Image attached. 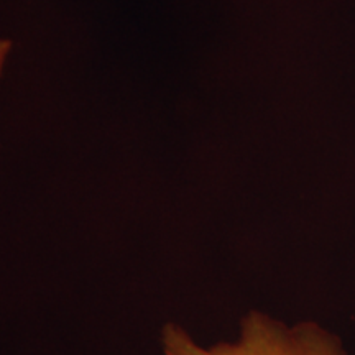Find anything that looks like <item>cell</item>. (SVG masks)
<instances>
[{
  "label": "cell",
  "mask_w": 355,
  "mask_h": 355,
  "mask_svg": "<svg viewBox=\"0 0 355 355\" xmlns=\"http://www.w3.org/2000/svg\"><path fill=\"white\" fill-rule=\"evenodd\" d=\"M159 343L162 355H345L339 339L316 322L286 326L260 311L242 318L241 334L234 343L204 347L175 322L163 326Z\"/></svg>",
  "instance_id": "6da1fadb"
},
{
  "label": "cell",
  "mask_w": 355,
  "mask_h": 355,
  "mask_svg": "<svg viewBox=\"0 0 355 355\" xmlns=\"http://www.w3.org/2000/svg\"><path fill=\"white\" fill-rule=\"evenodd\" d=\"M10 51H12L10 40L0 38V74H2L3 68H6L7 58H8V55H10Z\"/></svg>",
  "instance_id": "7a4b0ae2"
}]
</instances>
